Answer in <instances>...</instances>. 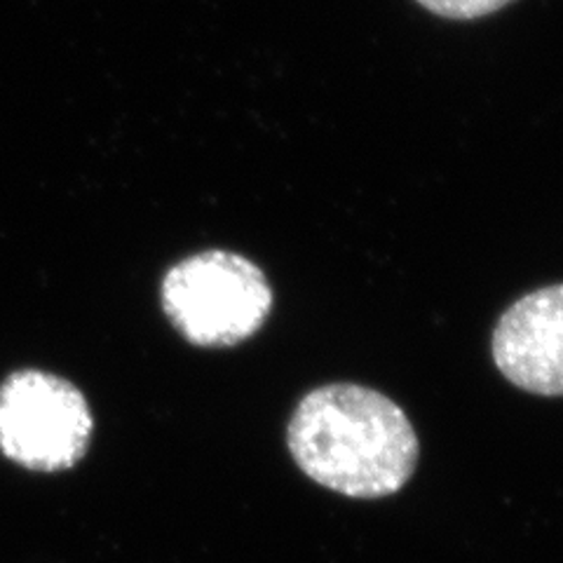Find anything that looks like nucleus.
Listing matches in <instances>:
<instances>
[{"instance_id": "nucleus-1", "label": "nucleus", "mask_w": 563, "mask_h": 563, "mask_svg": "<svg viewBox=\"0 0 563 563\" xmlns=\"http://www.w3.org/2000/svg\"><path fill=\"white\" fill-rule=\"evenodd\" d=\"M287 444L312 482L360 500L393 496L418 465V437L407 413L355 383L317 387L298 401Z\"/></svg>"}, {"instance_id": "nucleus-2", "label": "nucleus", "mask_w": 563, "mask_h": 563, "mask_svg": "<svg viewBox=\"0 0 563 563\" xmlns=\"http://www.w3.org/2000/svg\"><path fill=\"white\" fill-rule=\"evenodd\" d=\"M163 308L188 343L231 347L268 320L273 289L250 258L211 250L184 258L165 275Z\"/></svg>"}, {"instance_id": "nucleus-3", "label": "nucleus", "mask_w": 563, "mask_h": 563, "mask_svg": "<svg viewBox=\"0 0 563 563\" xmlns=\"http://www.w3.org/2000/svg\"><path fill=\"white\" fill-rule=\"evenodd\" d=\"M92 437V416L74 383L20 372L0 387V451L16 465L57 472L76 465Z\"/></svg>"}, {"instance_id": "nucleus-4", "label": "nucleus", "mask_w": 563, "mask_h": 563, "mask_svg": "<svg viewBox=\"0 0 563 563\" xmlns=\"http://www.w3.org/2000/svg\"><path fill=\"white\" fill-rule=\"evenodd\" d=\"M493 360L521 390L563 395V285L542 287L507 308L493 329Z\"/></svg>"}, {"instance_id": "nucleus-5", "label": "nucleus", "mask_w": 563, "mask_h": 563, "mask_svg": "<svg viewBox=\"0 0 563 563\" xmlns=\"http://www.w3.org/2000/svg\"><path fill=\"white\" fill-rule=\"evenodd\" d=\"M416 3L432 14L444 16V20L467 22L498 12L512 3V0H416Z\"/></svg>"}]
</instances>
